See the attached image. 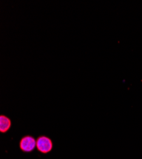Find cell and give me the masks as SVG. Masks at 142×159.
<instances>
[{"label":"cell","mask_w":142,"mask_h":159,"mask_svg":"<svg viewBox=\"0 0 142 159\" xmlns=\"http://www.w3.org/2000/svg\"><path fill=\"white\" fill-rule=\"evenodd\" d=\"M36 148L38 152L44 154H47L53 150V143L49 138L45 136H40L36 139Z\"/></svg>","instance_id":"6da1fadb"},{"label":"cell","mask_w":142,"mask_h":159,"mask_svg":"<svg viewBox=\"0 0 142 159\" xmlns=\"http://www.w3.org/2000/svg\"><path fill=\"white\" fill-rule=\"evenodd\" d=\"M11 125L10 119L3 115L0 116V132L2 133H5L9 130Z\"/></svg>","instance_id":"3957f363"},{"label":"cell","mask_w":142,"mask_h":159,"mask_svg":"<svg viewBox=\"0 0 142 159\" xmlns=\"http://www.w3.org/2000/svg\"><path fill=\"white\" fill-rule=\"evenodd\" d=\"M19 147L24 152H31L36 147V139L30 135L25 136L19 142Z\"/></svg>","instance_id":"7a4b0ae2"}]
</instances>
